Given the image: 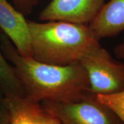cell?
I'll use <instances>...</instances> for the list:
<instances>
[{"mask_svg": "<svg viewBox=\"0 0 124 124\" xmlns=\"http://www.w3.org/2000/svg\"><path fill=\"white\" fill-rule=\"evenodd\" d=\"M41 103L61 124H124L111 108L91 92L73 101Z\"/></svg>", "mask_w": 124, "mask_h": 124, "instance_id": "3957f363", "label": "cell"}, {"mask_svg": "<svg viewBox=\"0 0 124 124\" xmlns=\"http://www.w3.org/2000/svg\"><path fill=\"white\" fill-rule=\"evenodd\" d=\"M7 99L10 111V120L7 124H61L40 102L26 96Z\"/></svg>", "mask_w": 124, "mask_h": 124, "instance_id": "52a82bcc", "label": "cell"}, {"mask_svg": "<svg viewBox=\"0 0 124 124\" xmlns=\"http://www.w3.org/2000/svg\"><path fill=\"white\" fill-rule=\"evenodd\" d=\"M0 29L11 40L20 55L32 58L28 21L7 0H0Z\"/></svg>", "mask_w": 124, "mask_h": 124, "instance_id": "8992f818", "label": "cell"}, {"mask_svg": "<svg viewBox=\"0 0 124 124\" xmlns=\"http://www.w3.org/2000/svg\"><path fill=\"white\" fill-rule=\"evenodd\" d=\"M10 120L8 99L0 87V124H7Z\"/></svg>", "mask_w": 124, "mask_h": 124, "instance_id": "7c38bea8", "label": "cell"}, {"mask_svg": "<svg viewBox=\"0 0 124 124\" xmlns=\"http://www.w3.org/2000/svg\"><path fill=\"white\" fill-rule=\"evenodd\" d=\"M89 26L100 40L118 35L124 31V0L105 3Z\"/></svg>", "mask_w": 124, "mask_h": 124, "instance_id": "ba28073f", "label": "cell"}, {"mask_svg": "<svg viewBox=\"0 0 124 124\" xmlns=\"http://www.w3.org/2000/svg\"><path fill=\"white\" fill-rule=\"evenodd\" d=\"M105 4V0H52L39 14L42 21H62L89 25Z\"/></svg>", "mask_w": 124, "mask_h": 124, "instance_id": "5b68a950", "label": "cell"}, {"mask_svg": "<svg viewBox=\"0 0 124 124\" xmlns=\"http://www.w3.org/2000/svg\"><path fill=\"white\" fill-rule=\"evenodd\" d=\"M89 79L90 92L109 95L124 90V63L118 62L101 46L80 60Z\"/></svg>", "mask_w": 124, "mask_h": 124, "instance_id": "277c9868", "label": "cell"}, {"mask_svg": "<svg viewBox=\"0 0 124 124\" xmlns=\"http://www.w3.org/2000/svg\"><path fill=\"white\" fill-rule=\"evenodd\" d=\"M0 48L6 59L13 65L25 96L31 100L40 103L70 102L90 92L87 75L80 62L56 66L24 56L1 30Z\"/></svg>", "mask_w": 124, "mask_h": 124, "instance_id": "6da1fadb", "label": "cell"}, {"mask_svg": "<svg viewBox=\"0 0 124 124\" xmlns=\"http://www.w3.org/2000/svg\"><path fill=\"white\" fill-rule=\"evenodd\" d=\"M1 31V29H0ZM0 87L7 98L25 96L13 66L8 63L0 48Z\"/></svg>", "mask_w": 124, "mask_h": 124, "instance_id": "9c48e42d", "label": "cell"}, {"mask_svg": "<svg viewBox=\"0 0 124 124\" xmlns=\"http://www.w3.org/2000/svg\"><path fill=\"white\" fill-rule=\"evenodd\" d=\"M12 5L14 8L22 13L28 15L33 12L36 6L38 4L39 0H11Z\"/></svg>", "mask_w": 124, "mask_h": 124, "instance_id": "8fae6325", "label": "cell"}, {"mask_svg": "<svg viewBox=\"0 0 124 124\" xmlns=\"http://www.w3.org/2000/svg\"><path fill=\"white\" fill-rule=\"evenodd\" d=\"M97 99L102 102L118 116L124 124V90L109 95H96Z\"/></svg>", "mask_w": 124, "mask_h": 124, "instance_id": "30bf717a", "label": "cell"}, {"mask_svg": "<svg viewBox=\"0 0 124 124\" xmlns=\"http://www.w3.org/2000/svg\"><path fill=\"white\" fill-rule=\"evenodd\" d=\"M114 54L117 59L124 61V38L121 43L115 46L114 49Z\"/></svg>", "mask_w": 124, "mask_h": 124, "instance_id": "4fadbf2b", "label": "cell"}, {"mask_svg": "<svg viewBox=\"0 0 124 124\" xmlns=\"http://www.w3.org/2000/svg\"><path fill=\"white\" fill-rule=\"evenodd\" d=\"M32 58L48 64L66 66L79 62L101 46L89 25L62 21H28Z\"/></svg>", "mask_w": 124, "mask_h": 124, "instance_id": "7a4b0ae2", "label": "cell"}]
</instances>
